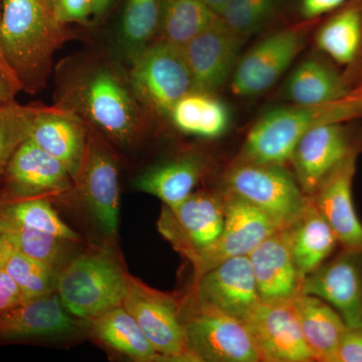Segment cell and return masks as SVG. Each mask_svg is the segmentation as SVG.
I'll list each match as a JSON object with an SVG mask.
<instances>
[{
	"instance_id": "obj_30",
	"label": "cell",
	"mask_w": 362,
	"mask_h": 362,
	"mask_svg": "<svg viewBox=\"0 0 362 362\" xmlns=\"http://www.w3.org/2000/svg\"><path fill=\"white\" fill-rule=\"evenodd\" d=\"M161 6L162 0H126L118 45L130 65L158 37Z\"/></svg>"
},
{
	"instance_id": "obj_10",
	"label": "cell",
	"mask_w": 362,
	"mask_h": 362,
	"mask_svg": "<svg viewBox=\"0 0 362 362\" xmlns=\"http://www.w3.org/2000/svg\"><path fill=\"white\" fill-rule=\"evenodd\" d=\"M123 306L166 361H194L181 323L180 300L129 275Z\"/></svg>"
},
{
	"instance_id": "obj_46",
	"label": "cell",
	"mask_w": 362,
	"mask_h": 362,
	"mask_svg": "<svg viewBox=\"0 0 362 362\" xmlns=\"http://www.w3.org/2000/svg\"><path fill=\"white\" fill-rule=\"evenodd\" d=\"M54 0H44L45 4H47V6L49 7L52 11V7H54Z\"/></svg>"
},
{
	"instance_id": "obj_14",
	"label": "cell",
	"mask_w": 362,
	"mask_h": 362,
	"mask_svg": "<svg viewBox=\"0 0 362 362\" xmlns=\"http://www.w3.org/2000/svg\"><path fill=\"white\" fill-rule=\"evenodd\" d=\"M300 294L329 304L347 327L362 326V252L343 249L303 279Z\"/></svg>"
},
{
	"instance_id": "obj_13",
	"label": "cell",
	"mask_w": 362,
	"mask_h": 362,
	"mask_svg": "<svg viewBox=\"0 0 362 362\" xmlns=\"http://www.w3.org/2000/svg\"><path fill=\"white\" fill-rule=\"evenodd\" d=\"M293 299L261 301L247 320L261 361H314Z\"/></svg>"
},
{
	"instance_id": "obj_16",
	"label": "cell",
	"mask_w": 362,
	"mask_h": 362,
	"mask_svg": "<svg viewBox=\"0 0 362 362\" xmlns=\"http://www.w3.org/2000/svg\"><path fill=\"white\" fill-rule=\"evenodd\" d=\"M346 123L315 126L295 147L290 162L300 187L308 197L333 169L347 157L358 153V147Z\"/></svg>"
},
{
	"instance_id": "obj_27",
	"label": "cell",
	"mask_w": 362,
	"mask_h": 362,
	"mask_svg": "<svg viewBox=\"0 0 362 362\" xmlns=\"http://www.w3.org/2000/svg\"><path fill=\"white\" fill-rule=\"evenodd\" d=\"M298 318L314 361L337 362L338 345L346 325L339 314L320 298L295 297Z\"/></svg>"
},
{
	"instance_id": "obj_47",
	"label": "cell",
	"mask_w": 362,
	"mask_h": 362,
	"mask_svg": "<svg viewBox=\"0 0 362 362\" xmlns=\"http://www.w3.org/2000/svg\"><path fill=\"white\" fill-rule=\"evenodd\" d=\"M0 13H1V0H0Z\"/></svg>"
},
{
	"instance_id": "obj_2",
	"label": "cell",
	"mask_w": 362,
	"mask_h": 362,
	"mask_svg": "<svg viewBox=\"0 0 362 362\" xmlns=\"http://www.w3.org/2000/svg\"><path fill=\"white\" fill-rule=\"evenodd\" d=\"M71 35L44 0H1L0 56L21 90L44 89L54 54Z\"/></svg>"
},
{
	"instance_id": "obj_15",
	"label": "cell",
	"mask_w": 362,
	"mask_h": 362,
	"mask_svg": "<svg viewBox=\"0 0 362 362\" xmlns=\"http://www.w3.org/2000/svg\"><path fill=\"white\" fill-rule=\"evenodd\" d=\"M202 303L246 323L261 298L249 256L221 262L194 279L190 291Z\"/></svg>"
},
{
	"instance_id": "obj_42",
	"label": "cell",
	"mask_w": 362,
	"mask_h": 362,
	"mask_svg": "<svg viewBox=\"0 0 362 362\" xmlns=\"http://www.w3.org/2000/svg\"><path fill=\"white\" fill-rule=\"evenodd\" d=\"M114 0H92V18H100L110 9Z\"/></svg>"
},
{
	"instance_id": "obj_39",
	"label": "cell",
	"mask_w": 362,
	"mask_h": 362,
	"mask_svg": "<svg viewBox=\"0 0 362 362\" xmlns=\"http://www.w3.org/2000/svg\"><path fill=\"white\" fill-rule=\"evenodd\" d=\"M337 362H362V326H346L338 345Z\"/></svg>"
},
{
	"instance_id": "obj_17",
	"label": "cell",
	"mask_w": 362,
	"mask_h": 362,
	"mask_svg": "<svg viewBox=\"0 0 362 362\" xmlns=\"http://www.w3.org/2000/svg\"><path fill=\"white\" fill-rule=\"evenodd\" d=\"M1 173L7 197L4 199L62 194L74 185L68 169L30 139L16 148Z\"/></svg>"
},
{
	"instance_id": "obj_18",
	"label": "cell",
	"mask_w": 362,
	"mask_h": 362,
	"mask_svg": "<svg viewBox=\"0 0 362 362\" xmlns=\"http://www.w3.org/2000/svg\"><path fill=\"white\" fill-rule=\"evenodd\" d=\"M245 40L235 35L223 20L197 35L185 47L192 78V92L214 94L233 76Z\"/></svg>"
},
{
	"instance_id": "obj_34",
	"label": "cell",
	"mask_w": 362,
	"mask_h": 362,
	"mask_svg": "<svg viewBox=\"0 0 362 362\" xmlns=\"http://www.w3.org/2000/svg\"><path fill=\"white\" fill-rule=\"evenodd\" d=\"M2 268L18 286L25 300L35 299L56 292L59 270L26 256L7 242Z\"/></svg>"
},
{
	"instance_id": "obj_6",
	"label": "cell",
	"mask_w": 362,
	"mask_h": 362,
	"mask_svg": "<svg viewBox=\"0 0 362 362\" xmlns=\"http://www.w3.org/2000/svg\"><path fill=\"white\" fill-rule=\"evenodd\" d=\"M225 189L250 202L264 214L278 230H285L302 214L308 195L285 166L238 160L226 170Z\"/></svg>"
},
{
	"instance_id": "obj_20",
	"label": "cell",
	"mask_w": 362,
	"mask_h": 362,
	"mask_svg": "<svg viewBox=\"0 0 362 362\" xmlns=\"http://www.w3.org/2000/svg\"><path fill=\"white\" fill-rule=\"evenodd\" d=\"M357 156L352 154L333 169L310 197L343 249L362 252V223L352 197Z\"/></svg>"
},
{
	"instance_id": "obj_28",
	"label": "cell",
	"mask_w": 362,
	"mask_h": 362,
	"mask_svg": "<svg viewBox=\"0 0 362 362\" xmlns=\"http://www.w3.org/2000/svg\"><path fill=\"white\" fill-rule=\"evenodd\" d=\"M83 323L98 341L133 361H166L123 305Z\"/></svg>"
},
{
	"instance_id": "obj_45",
	"label": "cell",
	"mask_w": 362,
	"mask_h": 362,
	"mask_svg": "<svg viewBox=\"0 0 362 362\" xmlns=\"http://www.w3.org/2000/svg\"><path fill=\"white\" fill-rule=\"evenodd\" d=\"M6 240L0 235V268H2V263H4V252H6Z\"/></svg>"
},
{
	"instance_id": "obj_12",
	"label": "cell",
	"mask_w": 362,
	"mask_h": 362,
	"mask_svg": "<svg viewBox=\"0 0 362 362\" xmlns=\"http://www.w3.org/2000/svg\"><path fill=\"white\" fill-rule=\"evenodd\" d=\"M226 218L218 239L204 251L188 259L194 279L226 259L249 256L277 226L258 207L223 188Z\"/></svg>"
},
{
	"instance_id": "obj_40",
	"label": "cell",
	"mask_w": 362,
	"mask_h": 362,
	"mask_svg": "<svg viewBox=\"0 0 362 362\" xmlns=\"http://www.w3.org/2000/svg\"><path fill=\"white\" fill-rule=\"evenodd\" d=\"M25 301L20 288L13 278L0 268V314Z\"/></svg>"
},
{
	"instance_id": "obj_11",
	"label": "cell",
	"mask_w": 362,
	"mask_h": 362,
	"mask_svg": "<svg viewBox=\"0 0 362 362\" xmlns=\"http://www.w3.org/2000/svg\"><path fill=\"white\" fill-rule=\"evenodd\" d=\"M74 185L102 232L116 235L120 204L118 159L104 136L90 125L84 160Z\"/></svg>"
},
{
	"instance_id": "obj_26",
	"label": "cell",
	"mask_w": 362,
	"mask_h": 362,
	"mask_svg": "<svg viewBox=\"0 0 362 362\" xmlns=\"http://www.w3.org/2000/svg\"><path fill=\"white\" fill-rule=\"evenodd\" d=\"M288 230L293 258L303 278L328 261L339 244L337 235L310 197L303 211Z\"/></svg>"
},
{
	"instance_id": "obj_44",
	"label": "cell",
	"mask_w": 362,
	"mask_h": 362,
	"mask_svg": "<svg viewBox=\"0 0 362 362\" xmlns=\"http://www.w3.org/2000/svg\"><path fill=\"white\" fill-rule=\"evenodd\" d=\"M352 95L361 101L362 104V78L359 80V82L354 86V89L351 90Z\"/></svg>"
},
{
	"instance_id": "obj_22",
	"label": "cell",
	"mask_w": 362,
	"mask_h": 362,
	"mask_svg": "<svg viewBox=\"0 0 362 362\" xmlns=\"http://www.w3.org/2000/svg\"><path fill=\"white\" fill-rule=\"evenodd\" d=\"M320 21L317 49L343 69L354 87L362 78V0H349Z\"/></svg>"
},
{
	"instance_id": "obj_43",
	"label": "cell",
	"mask_w": 362,
	"mask_h": 362,
	"mask_svg": "<svg viewBox=\"0 0 362 362\" xmlns=\"http://www.w3.org/2000/svg\"><path fill=\"white\" fill-rule=\"evenodd\" d=\"M202 1H204L211 11H214V13H218V16H221L226 6H228V2H230V0H202Z\"/></svg>"
},
{
	"instance_id": "obj_5",
	"label": "cell",
	"mask_w": 362,
	"mask_h": 362,
	"mask_svg": "<svg viewBox=\"0 0 362 362\" xmlns=\"http://www.w3.org/2000/svg\"><path fill=\"white\" fill-rule=\"evenodd\" d=\"M180 319L194 362H259L247 324L202 303L192 294L180 300Z\"/></svg>"
},
{
	"instance_id": "obj_24",
	"label": "cell",
	"mask_w": 362,
	"mask_h": 362,
	"mask_svg": "<svg viewBox=\"0 0 362 362\" xmlns=\"http://www.w3.org/2000/svg\"><path fill=\"white\" fill-rule=\"evenodd\" d=\"M354 85L341 69L325 57L310 56L286 81L282 97L291 104L317 106L349 96Z\"/></svg>"
},
{
	"instance_id": "obj_1",
	"label": "cell",
	"mask_w": 362,
	"mask_h": 362,
	"mask_svg": "<svg viewBox=\"0 0 362 362\" xmlns=\"http://www.w3.org/2000/svg\"><path fill=\"white\" fill-rule=\"evenodd\" d=\"M57 104L125 149L137 146L150 118L131 87L129 77L96 54L66 59L59 66Z\"/></svg>"
},
{
	"instance_id": "obj_31",
	"label": "cell",
	"mask_w": 362,
	"mask_h": 362,
	"mask_svg": "<svg viewBox=\"0 0 362 362\" xmlns=\"http://www.w3.org/2000/svg\"><path fill=\"white\" fill-rule=\"evenodd\" d=\"M220 20L202 0H162L158 37L183 49Z\"/></svg>"
},
{
	"instance_id": "obj_25",
	"label": "cell",
	"mask_w": 362,
	"mask_h": 362,
	"mask_svg": "<svg viewBox=\"0 0 362 362\" xmlns=\"http://www.w3.org/2000/svg\"><path fill=\"white\" fill-rule=\"evenodd\" d=\"M206 168L204 157L185 154L144 171L136 178L134 187L153 195L163 202V206L173 209L194 192Z\"/></svg>"
},
{
	"instance_id": "obj_29",
	"label": "cell",
	"mask_w": 362,
	"mask_h": 362,
	"mask_svg": "<svg viewBox=\"0 0 362 362\" xmlns=\"http://www.w3.org/2000/svg\"><path fill=\"white\" fill-rule=\"evenodd\" d=\"M169 119L185 134L216 139L230 125L228 107L214 94L190 92L173 106Z\"/></svg>"
},
{
	"instance_id": "obj_7",
	"label": "cell",
	"mask_w": 362,
	"mask_h": 362,
	"mask_svg": "<svg viewBox=\"0 0 362 362\" xmlns=\"http://www.w3.org/2000/svg\"><path fill=\"white\" fill-rule=\"evenodd\" d=\"M128 77L150 118L169 117L173 106L192 92V78L182 47L157 37L131 64Z\"/></svg>"
},
{
	"instance_id": "obj_35",
	"label": "cell",
	"mask_w": 362,
	"mask_h": 362,
	"mask_svg": "<svg viewBox=\"0 0 362 362\" xmlns=\"http://www.w3.org/2000/svg\"><path fill=\"white\" fill-rule=\"evenodd\" d=\"M285 0H230L221 18L242 40L262 32L282 8Z\"/></svg>"
},
{
	"instance_id": "obj_3",
	"label": "cell",
	"mask_w": 362,
	"mask_h": 362,
	"mask_svg": "<svg viewBox=\"0 0 362 362\" xmlns=\"http://www.w3.org/2000/svg\"><path fill=\"white\" fill-rule=\"evenodd\" d=\"M362 118V104L349 96L332 103L291 104L267 112L247 133L238 160L285 166L309 130L321 124L350 122Z\"/></svg>"
},
{
	"instance_id": "obj_4",
	"label": "cell",
	"mask_w": 362,
	"mask_h": 362,
	"mask_svg": "<svg viewBox=\"0 0 362 362\" xmlns=\"http://www.w3.org/2000/svg\"><path fill=\"white\" fill-rule=\"evenodd\" d=\"M128 278L120 262L106 249L74 257L59 271L56 293L66 310L81 321L92 320L122 306Z\"/></svg>"
},
{
	"instance_id": "obj_21",
	"label": "cell",
	"mask_w": 362,
	"mask_h": 362,
	"mask_svg": "<svg viewBox=\"0 0 362 362\" xmlns=\"http://www.w3.org/2000/svg\"><path fill=\"white\" fill-rule=\"evenodd\" d=\"M88 124L58 105H35L28 139L58 159L76 180L84 160Z\"/></svg>"
},
{
	"instance_id": "obj_33",
	"label": "cell",
	"mask_w": 362,
	"mask_h": 362,
	"mask_svg": "<svg viewBox=\"0 0 362 362\" xmlns=\"http://www.w3.org/2000/svg\"><path fill=\"white\" fill-rule=\"evenodd\" d=\"M0 216L62 239L80 242L81 237L59 218L44 197L0 201Z\"/></svg>"
},
{
	"instance_id": "obj_8",
	"label": "cell",
	"mask_w": 362,
	"mask_h": 362,
	"mask_svg": "<svg viewBox=\"0 0 362 362\" xmlns=\"http://www.w3.org/2000/svg\"><path fill=\"white\" fill-rule=\"evenodd\" d=\"M226 218L223 190L192 192L180 206H162L159 233L187 259L218 239Z\"/></svg>"
},
{
	"instance_id": "obj_32",
	"label": "cell",
	"mask_w": 362,
	"mask_h": 362,
	"mask_svg": "<svg viewBox=\"0 0 362 362\" xmlns=\"http://www.w3.org/2000/svg\"><path fill=\"white\" fill-rule=\"evenodd\" d=\"M0 235L18 252L61 270L74 258L73 244L51 233L33 230L0 216Z\"/></svg>"
},
{
	"instance_id": "obj_9",
	"label": "cell",
	"mask_w": 362,
	"mask_h": 362,
	"mask_svg": "<svg viewBox=\"0 0 362 362\" xmlns=\"http://www.w3.org/2000/svg\"><path fill=\"white\" fill-rule=\"evenodd\" d=\"M313 23H297L272 33L239 59L233 73L232 92L257 96L273 87L306 45Z\"/></svg>"
},
{
	"instance_id": "obj_41",
	"label": "cell",
	"mask_w": 362,
	"mask_h": 362,
	"mask_svg": "<svg viewBox=\"0 0 362 362\" xmlns=\"http://www.w3.org/2000/svg\"><path fill=\"white\" fill-rule=\"evenodd\" d=\"M21 90L20 84L0 56V103L16 101Z\"/></svg>"
},
{
	"instance_id": "obj_19",
	"label": "cell",
	"mask_w": 362,
	"mask_h": 362,
	"mask_svg": "<svg viewBox=\"0 0 362 362\" xmlns=\"http://www.w3.org/2000/svg\"><path fill=\"white\" fill-rule=\"evenodd\" d=\"M80 326L54 292L25 300L0 314V344L71 337Z\"/></svg>"
},
{
	"instance_id": "obj_37",
	"label": "cell",
	"mask_w": 362,
	"mask_h": 362,
	"mask_svg": "<svg viewBox=\"0 0 362 362\" xmlns=\"http://www.w3.org/2000/svg\"><path fill=\"white\" fill-rule=\"evenodd\" d=\"M349 0H285L297 23H317Z\"/></svg>"
},
{
	"instance_id": "obj_38",
	"label": "cell",
	"mask_w": 362,
	"mask_h": 362,
	"mask_svg": "<svg viewBox=\"0 0 362 362\" xmlns=\"http://www.w3.org/2000/svg\"><path fill=\"white\" fill-rule=\"evenodd\" d=\"M52 13L63 25H88L92 18V0H54Z\"/></svg>"
},
{
	"instance_id": "obj_36",
	"label": "cell",
	"mask_w": 362,
	"mask_h": 362,
	"mask_svg": "<svg viewBox=\"0 0 362 362\" xmlns=\"http://www.w3.org/2000/svg\"><path fill=\"white\" fill-rule=\"evenodd\" d=\"M35 105L23 106L16 101L0 103V173L13 152L28 139Z\"/></svg>"
},
{
	"instance_id": "obj_23",
	"label": "cell",
	"mask_w": 362,
	"mask_h": 362,
	"mask_svg": "<svg viewBox=\"0 0 362 362\" xmlns=\"http://www.w3.org/2000/svg\"><path fill=\"white\" fill-rule=\"evenodd\" d=\"M249 259L262 301L293 299L300 294L304 278L293 258L288 228L269 235Z\"/></svg>"
}]
</instances>
